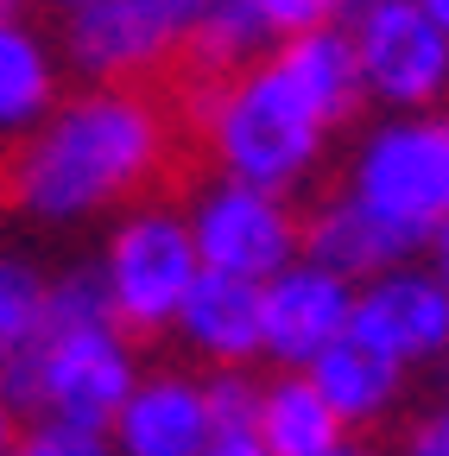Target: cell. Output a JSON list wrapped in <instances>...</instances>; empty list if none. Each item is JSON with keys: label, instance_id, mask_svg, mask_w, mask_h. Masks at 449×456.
Wrapping results in <instances>:
<instances>
[{"label": "cell", "instance_id": "16", "mask_svg": "<svg viewBox=\"0 0 449 456\" xmlns=\"http://www.w3.org/2000/svg\"><path fill=\"white\" fill-rule=\"evenodd\" d=\"M253 431L272 456H329L335 437H342V419L310 387V374H285L260 393V425Z\"/></svg>", "mask_w": 449, "mask_h": 456}, {"label": "cell", "instance_id": "15", "mask_svg": "<svg viewBox=\"0 0 449 456\" xmlns=\"http://www.w3.org/2000/svg\"><path fill=\"white\" fill-rule=\"evenodd\" d=\"M310 387L329 399L335 419H380L392 406V393H399V362H386L367 342L342 336L310 362Z\"/></svg>", "mask_w": 449, "mask_h": 456}, {"label": "cell", "instance_id": "8", "mask_svg": "<svg viewBox=\"0 0 449 456\" xmlns=\"http://www.w3.org/2000/svg\"><path fill=\"white\" fill-rule=\"evenodd\" d=\"M196 235V260L203 273H229V279H278L292 266L298 248V216L278 203L272 191H247V184H209L196 197L190 216Z\"/></svg>", "mask_w": 449, "mask_h": 456}, {"label": "cell", "instance_id": "9", "mask_svg": "<svg viewBox=\"0 0 449 456\" xmlns=\"http://www.w3.org/2000/svg\"><path fill=\"white\" fill-rule=\"evenodd\" d=\"M349 317H355V292L329 266L304 260L260 285V342H266V355L292 362V368L317 362L329 342H342Z\"/></svg>", "mask_w": 449, "mask_h": 456}, {"label": "cell", "instance_id": "23", "mask_svg": "<svg viewBox=\"0 0 449 456\" xmlns=\"http://www.w3.org/2000/svg\"><path fill=\"white\" fill-rule=\"evenodd\" d=\"M412 456H449V406H443L437 419H424V425H418Z\"/></svg>", "mask_w": 449, "mask_h": 456}, {"label": "cell", "instance_id": "25", "mask_svg": "<svg viewBox=\"0 0 449 456\" xmlns=\"http://www.w3.org/2000/svg\"><path fill=\"white\" fill-rule=\"evenodd\" d=\"M430 254H437V273H430V279H437L443 292H449V222L437 228V235H430Z\"/></svg>", "mask_w": 449, "mask_h": 456}, {"label": "cell", "instance_id": "14", "mask_svg": "<svg viewBox=\"0 0 449 456\" xmlns=\"http://www.w3.org/2000/svg\"><path fill=\"white\" fill-rule=\"evenodd\" d=\"M272 64L292 77V89L323 114L329 127L349 121L355 102L367 95L361 64H355V38H349V32H310V38H292V45H278Z\"/></svg>", "mask_w": 449, "mask_h": 456}, {"label": "cell", "instance_id": "22", "mask_svg": "<svg viewBox=\"0 0 449 456\" xmlns=\"http://www.w3.org/2000/svg\"><path fill=\"white\" fill-rule=\"evenodd\" d=\"M32 450H44V456H108L101 431H83V425H64V419L38 425L32 431Z\"/></svg>", "mask_w": 449, "mask_h": 456}, {"label": "cell", "instance_id": "31", "mask_svg": "<svg viewBox=\"0 0 449 456\" xmlns=\"http://www.w3.org/2000/svg\"><path fill=\"white\" fill-rule=\"evenodd\" d=\"M70 7H89V0H70Z\"/></svg>", "mask_w": 449, "mask_h": 456}, {"label": "cell", "instance_id": "1", "mask_svg": "<svg viewBox=\"0 0 449 456\" xmlns=\"http://www.w3.org/2000/svg\"><path fill=\"white\" fill-rule=\"evenodd\" d=\"M196 171L146 89H89L0 159V203L26 216H95L152 184H190Z\"/></svg>", "mask_w": 449, "mask_h": 456}, {"label": "cell", "instance_id": "18", "mask_svg": "<svg viewBox=\"0 0 449 456\" xmlns=\"http://www.w3.org/2000/svg\"><path fill=\"white\" fill-rule=\"evenodd\" d=\"M44 292H51V285L26 260H0V368L38 342V330H44Z\"/></svg>", "mask_w": 449, "mask_h": 456}, {"label": "cell", "instance_id": "10", "mask_svg": "<svg viewBox=\"0 0 449 456\" xmlns=\"http://www.w3.org/2000/svg\"><path fill=\"white\" fill-rule=\"evenodd\" d=\"M349 336L386 362H430L449 349V292L430 273H386L355 298Z\"/></svg>", "mask_w": 449, "mask_h": 456}, {"label": "cell", "instance_id": "7", "mask_svg": "<svg viewBox=\"0 0 449 456\" xmlns=\"http://www.w3.org/2000/svg\"><path fill=\"white\" fill-rule=\"evenodd\" d=\"M355 64L392 108H430L449 95V38L418 0H367L355 13Z\"/></svg>", "mask_w": 449, "mask_h": 456}, {"label": "cell", "instance_id": "19", "mask_svg": "<svg viewBox=\"0 0 449 456\" xmlns=\"http://www.w3.org/2000/svg\"><path fill=\"white\" fill-rule=\"evenodd\" d=\"M115 323V305H108V279L101 273H64L44 292V330H95ZM38 330V336H44Z\"/></svg>", "mask_w": 449, "mask_h": 456}, {"label": "cell", "instance_id": "4", "mask_svg": "<svg viewBox=\"0 0 449 456\" xmlns=\"http://www.w3.org/2000/svg\"><path fill=\"white\" fill-rule=\"evenodd\" d=\"M196 235L178 209H140L115 228L108 241V305L115 323L133 336H158L164 323H178L190 285H196Z\"/></svg>", "mask_w": 449, "mask_h": 456}, {"label": "cell", "instance_id": "26", "mask_svg": "<svg viewBox=\"0 0 449 456\" xmlns=\"http://www.w3.org/2000/svg\"><path fill=\"white\" fill-rule=\"evenodd\" d=\"M0 456H13V406L0 399Z\"/></svg>", "mask_w": 449, "mask_h": 456}, {"label": "cell", "instance_id": "3", "mask_svg": "<svg viewBox=\"0 0 449 456\" xmlns=\"http://www.w3.org/2000/svg\"><path fill=\"white\" fill-rule=\"evenodd\" d=\"M0 399L7 406H44L51 419L101 431L115 425L133 399V355L115 323L95 330H44L32 349H20L0 368Z\"/></svg>", "mask_w": 449, "mask_h": 456}, {"label": "cell", "instance_id": "6", "mask_svg": "<svg viewBox=\"0 0 449 456\" xmlns=\"http://www.w3.org/2000/svg\"><path fill=\"white\" fill-rule=\"evenodd\" d=\"M349 197L367 203L373 216H386L392 228L430 241L449 222V121L412 114V121L380 127L355 165Z\"/></svg>", "mask_w": 449, "mask_h": 456}, {"label": "cell", "instance_id": "30", "mask_svg": "<svg viewBox=\"0 0 449 456\" xmlns=\"http://www.w3.org/2000/svg\"><path fill=\"white\" fill-rule=\"evenodd\" d=\"M0 13H13V0H0Z\"/></svg>", "mask_w": 449, "mask_h": 456}, {"label": "cell", "instance_id": "5", "mask_svg": "<svg viewBox=\"0 0 449 456\" xmlns=\"http://www.w3.org/2000/svg\"><path fill=\"white\" fill-rule=\"evenodd\" d=\"M221 0H89L70 20V64L89 89H133L172 57Z\"/></svg>", "mask_w": 449, "mask_h": 456}, {"label": "cell", "instance_id": "17", "mask_svg": "<svg viewBox=\"0 0 449 456\" xmlns=\"http://www.w3.org/2000/svg\"><path fill=\"white\" fill-rule=\"evenodd\" d=\"M58 102V70L38 45V32L13 13H0V134L32 127Z\"/></svg>", "mask_w": 449, "mask_h": 456}, {"label": "cell", "instance_id": "29", "mask_svg": "<svg viewBox=\"0 0 449 456\" xmlns=\"http://www.w3.org/2000/svg\"><path fill=\"white\" fill-rule=\"evenodd\" d=\"M13 456H44V450H32V444H26V450H13Z\"/></svg>", "mask_w": 449, "mask_h": 456}, {"label": "cell", "instance_id": "28", "mask_svg": "<svg viewBox=\"0 0 449 456\" xmlns=\"http://www.w3.org/2000/svg\"><path fill=\"white\" fill-rule=\"evenodd\" d=\"M329 456H373V450H361V444H335Z\"/></svg>", "mask_w": 449, "mask_h": 456}, {"label": "cell", "instance_id": "20", "mask_svg": "<svg viewBox=\"0 0 449 456\" xmlns=\"http://www.w3.org/2000/svg\"><path fill=\"white\" fill-rule=\"evenodd\" d=\"M247 7L260 13V26L272 38H310V32H329V20L349 7V0H247Z\"/></svg>", "mask_w": 449, "mask_h": 456}, {"label": "cell", "instance_id": "24", "mask_svg": "<svg viewBox=\"0 0 449 456\" xmlns=\"http://www.w3.org/2000/svg\"><path fill=\"white\" fill-rule=\"evenodd\" d=\"M203 456H272V450L260 444V431H229V437H215Z\"/></svg>", "mask_w": 449, "mask_h": 456}, {"label": "cell", "instance_id": "11", "mask_svg": "<svg viewBox=\"0 0 449 456\" xmlns=\"http://www.w3.org/2000/svg\"><path fill=\"white\" fill-rule=\"evenodd\" d=\"M115 431H121L127 456H203L215 444L209 399L184 374H152L146 387H133V399L121 406Z\"/></svg>", "mask_w": 449, "mask_h": 456}, {"label": "cell", "instance_id": "13", "mask_svg": "<svg viewBox=\"0 0 449 456\" xmlns=\"http://www.w3.org/2000/svg\"><path fill=\"white\" fill-rule=\"evenodd\" d=\"M184 336L221 368H241L253 355H266L260 342V285L253 279H229V273H196L190 298L178 311Z\"/></svg>", "mask_w": 449, "mask_h": 456}, {"label": "cell", "instance_id": "2", "mask_svg": "<svg viewBox=\"0 0 449 456\" xmlns=\"http://www.w3.org/2000/svg\"><path fill=\"white\" fill-rule=\"evenodd\" d=\"M323 134H329V121L266 57V64L241 70L229 83V95L215 102L209 134H203V159H209V171H229V184L278 197L317 165Z\"/></svg>", "mask_w": 449, "mask_h": 456}, {"label": "cell", "instance_id": "12", "mask_svg": "<svg viewBox=\"0 0 449 456\" xmlns=\"http://www.w3.org/2000/svg\"><path fill=\"white\" fill-rule=\"evenodd\" d=\"M298 235L310 248V266H329L335 279H355V273H386L399 266L412 248H424L418 235L392 228L386 216H373L355 197H329L310 209V222H298Z\"/></svg>", "mask_w": 449, "mask_h": 456}, {"label": "cell", "instance_id": "21", "mask_svg": "<svg viewBox=\"0 0 449 456\" xmlns=\"http://www.w3.org/2000/svg\"><path fill=\"white\" fill-rule=\"evenodd\" d=\"M203 399H209V425H215V437L253 431V425H260V393H253V380H241V374H215V380H203Z\"/></svg>", "mask_w": 449, "mask_h": 456}, {"label": "cell", "instance_id": "27", "mask_svg": "<svg viewBox=\"0 0 449 456\" xmlns=\"http://www.w3.org/2000/svg\"><path fill=\"white\" fill-rule=\"evenodd\" d=\"M418 7H424V13L443 26V38H449V0H418Z\"/></svg>", "mask_w": 449, "mask_h": 456}]
</instances>
